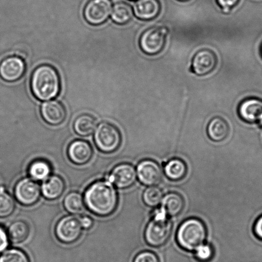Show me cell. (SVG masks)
<instances>
[{"label": "cell", "instance_id": "cell-1", "mask_svg": "<svg viewBox=\"0 0 262 262\" xmlns=\"http://www.w3.org/2000/svg\"><path fill=\"white\" fill-rule=\"evenodd\" d=\"M87 208L95 215L106 217L116 210L119 197L114 185L109 181H99L92 184L84 195Z\"/></svg>", "mask_w": 262, "mask_h": 262}, {"label": "cell", "instance_id": "cell-2", "mask_svg": "<svg viewBox=\"0 0 262 262\" xmlns=\"http://www.w3.org/2000/svg\"><path fill=\"white\" fill-rule=\"evenodd\" d=\"M30 86L36 98L41 101H48L55 98L60 93V76L53 66L45 64L37 67L33 72Z\"/></svg>", "mask_w": 262, "mask_h": 262}, {"label": "cell", "instance_id": "cell-3", "mask_svg": "<svg viewBox=\"0 0 262 262\" xmlns=\"http://www.w3.org/2000/svg\"><path fill=\"white\" fill-rule=\"evenodd\" d=\"M207 237L206 225L197 217H190L179 226L176 234L177 244L182 250L194 251L204 245Z\"/></svg>", "mask_w": 262, "mask_h": 262}, {"label": "cell", "instance_id": "cell-4", "mask_svg": "<svg viewBox=\"0 0 262 262\" xmlns=\"http://www.w3.org/2000/svg\"><path fill=\"white\" fill-rule=\"evenodd\" d=\"M151 215L144 233L145 239L152 247H161L170 238L173 225L168 215L161 207L156 209Z\"/></svg>", "mask_w": 262, "mask_h": 262}, {"label": "cell", "instance_id": "cell-5", "mask_svg": "<svg viewBox=\"0 0 262 262\" xmlns=\"http://www.w3.org/2000/svg\"><path fill=\"white\" fill-rule=\"evenodd\" d=\"M94 141L102 152H114L121 144V134L117 127L110 123H101L95 130Z\"/></svg>", "mask_w": 262, "mask_h": 262}, {"label": "cell", "instance_id": "cell-6", "mask_svg": "<svg viewBox=\"0 0 262 262\" xmlns=\"http://www.w3.org/2000/svg\"><path fill=\"white\" fill-rule=\"evenodd\" d=\"M168 30L166 28L154 27L143 32L140 38L141 50L147 55H157L165 46Z\"/></svg>", "mask_w": 262, "mask_h": 262}, {"label": "cell", "instance_id": "cell-7", "mask_svg": "<svg viewBox=\"0 0 262 262\" xmlns=\"http://www.w3.org/2000/svg\"><path fill=\"white\" fill-rule=\"evenodd\" d=\"M83 229L80 218L74 215H67L61 218L56 225L55 234L61 243L69 245L79 239Z\"/></svg>", "mask_w": 262, "mask_h": 262}, {"label": "cell", "instance_id": "cell-8", "mask_svg": "<svg viewBox=\"0 0 262 262\" xmlns=\"http://www.w3.org/2000/svg\"><path fill=\"white\" fill-rule=\"evenodd\" d=\"M41 187L37 181L31 178L20 180L15 185L14 194L15 199L25 206H31L39 200Z\"/></svg>", "mask_w": 262, "mask_h": 262}, {"label": "cell", "instance_id": "cell-9", "mask_svg": "<svg viewBox=\"0 0 262 262\" xmlns=\"http://www.w3.org/2000/svg\"><path fill=\"white\" fill-rule=\"evenodd\" d=\"M112 11L111 0H90L84 9V17L92 25H102Z\"/></svg>", "mask_w": 262, "mask_h": 262}, {"label": "cell", "instance_id": "cell-10", "mask_svg": "<svg viewBox=\"0 0 262 262\" xmlns=\"http://www.w3.org/2000/svg\"><path fill=\"white\" fill-rule=\"evenodd\" d=\"M139 181L147 186H157L163 178V171L158 163L152 159H144L136 168Z\"/></svg>", "mask_w": 262, "mask_h": 262}, {"label": "cell", "instance_id": "cell-11", "mask_svg": "<svg viewBox=\"0 0 262 262\" xmlns=\"http://www.w3.org/2000/svg\"><path fill=\"white\" fill-rule=\"evenodd\" d=\"M137 179L136 169L128 163H122L115 166L110 174L107 181L118 189L129 188L135 183Z\"/></svg>", "mask_w": 262, "mask_h": 262}, {"label": "cell", "instance_id": "cell-12", "mask_svg": "<svg viewBox=\"0 0 262 262\" xmlns=\"http://www.w3.org/2000/svg\"><path fill=\"white\" fill-rule=\"evenodd\" d=\"M26 70V64L17 56H9L0 63V77L5 81L14 82L21 78Z\"/></svg>", "mask_w": 262, "mask_h": 262}, {"label": "cell", "instance_id": "cell-13", "mask_svg": "<svg viewBox=\"0 0 262 262\" xmlns=\"http://www.w3.org/2000/svg\"><path fill=\"white\" fill-rule=\"evenodd\" d=\"M217 56L212 51L203 50L194 55L192 69L199 76H204L211 73L217 65Z\"/></svg>", "mask_w": 262, "mask_h": 262}, {"label": "cell", "instance_id": "cell-14", "mask_svg": "<svg viewBox=\"0 0 262 262\" xmlns=\"http://www.w3.org/2000/svg\"><path fill=\"white\" fill-rule=\"evenodd\" d=\"M68 156L72 163L77 165H84L91 160L93 156V150L87 141L75 140L69 145Z\"/></svg>", "mask_w": 262, "mask_h": 262}, {"label": "cell", "instance_id": "cell-15", "mask_svg": "<svg viewBox=\"0 0 262 262\" xmlns=\"http://www.w3.org/2000/svg\"><path fill=\"white\" fill-rule=\"evenodd\" d=\"M40 113L43 120L51 125L61 124L65 120L67 115L65 107L55 100L43 103Z\"/></svg>", "mask_w": 262, "mask_h": 262}, {"label": "cell", "instance_id": "cell-16", "mask_svg": "<svg viewBox=\"0 0 262 262\" xmlns=\"http://www.w3.org/2000/svg\"><path fill=\"white\" fill-rule=\"evenodd\" d=\"M65 189V181L60 176H51L43 181L41 192L45 199L55 200L63 194Z\"/></svg>", "mask_w": 262, "mask_h": 262}, {"label": "cell", "instance_id": "cell-17", "mask_svg": "<svg viewBox=\"0 0 262 262\" xmlns=\"http://www.w3.org/2000/svg\"><path fill=\"white\" fill-rule=\"evenodd\" d=\"M185 204L186 202L181 194L170 192L164 195L161 208L169 217H177L183 212Z\"/></svg>", "mask_w": 262, "mask_h": 262}, {"label": "cell", "instance_id": "cell-18", "mask_svg": "<svg viewBox=\"0 0 262 262\" xmlns=\"http://www.w3.org/2000/svg\"><path fill=\"white\" fill-rule=\"evenodd\" d=\"M238 111L241 117L245 121L258 122L262 115V101L255 97L246 99L240 105Z\"/></svg>", "mask_w": 262, "mask_h": 262}, {"label": "cell", "instance_id": "cell-19", "mask_svg": "<svg viewBox=\"0 0 262 262\" xmlns=\"http://www.w3.org/2000/svg\"><path fill=\"white\" fill-rule=\"evenodd\" d=\"M161 5L158 0H138L134 5L136 17L142 20H150L158 16Z\"/></svg>", "mask_w": 262, "mask_h": 262}, {"label": "cell", "instance_id": "cell-20", "mask_svg": "<svg viewBox=\"0 0 262 262\" xmlns=\"http://www.w3.org/2000/svg\"><path fill=\"white\" fill-rule=\"evenodd\" d=\"M164 172L167 178L170 181H180L186 177L187 166L181 159H171L164 164Z\"/></svg>", "mask_w": 262, "mask_h": 262}, {"label": "cell", "instance_id": "cell-21", "mask_svg": "<svg viewBox=\"0 0 262 262\" xmlns=\"http://www.w3.org/2000/svg\"><path fill=\"white\" fill-rule=\"evenodd\" d=\"M230 133L229 125L221 117H215L210 120L207 126V135L210 140L221 142L227 138Z\"/></svg>", "mask_w": 262, "mask_h": 262}, {"label": "cell", "instance_id": "cell-22", "mask_svg": "<svg viewBox=\"0 0 262 262\" xmlns=\"http://www.w3.org/2000/svg\"><path fill=\"white\" fill-rule=\"evenodd\" d=\"M30 228L27 222L23 220L15 221L10 225L8 230L9 239L12 243L20 244L25 242L29 237Z\"/></svg>", "mask_w": 262, "mask_h": 262}, {"label": "cell", "instance_id": "cell-23", "mask_svg": "<svg viewBox=\"0 0 262 262\" xmlns=\"http://www.w3.org/2000/svg\"><path fill=\"white\" fill-rule=\"evenodd\" d=\"M65 209L73 215H81L85 210L84 198L78 192H71L66 195L63 200Z\"/></svg>", "mask_w": 262, "mask_h": 262}, {"label": "cell", "instance_id": "cell-24", "mask_svg": "<svg viewBox=\"0 0 262 262\" xmlns=\"http://www.w3.org/2000/svg\"><path fill=\"white\" fill-rule=\"evenodd\" d=\"M52 168L48 161L37 159L33 161L28 167V174L35 181H43L50 177Z\"/></svg>", "mask_w": 262, "mask_h": 262}, {"label": "cell", "instance_id": "cell-25", "mask_svg": "<svg viewBox=\"0 0 262 262\" xmlns=\"http://www.w3.org/2000/svg\"><path fill=\"white\" fill-rule=\"evenodd\" d=\"M97 127L96 119L92 115L83 114L77 117L74 122V129L77 135L88 136L94 133Z\"/></svg>", "mask_w": 262, "mask_h": 262}, {"label": "cell", "instance_id": "cell-26", "mask_svg": "<svg viewBox=\"0 0 262 262\" xmlns=\"http://www.w3.org/2000/svg\"><path fill=\"white\" fill-rule=\"evenodd\" d=\"M133 12V8L127 3H117L113 7L112 18L117 24H127L132 19Z\"/></svg>", "mask_w": 262, "mask_h": 262}, {"label": "cell", "instance_id": "cell-27", "mask_svg": "<svg viewBox=\"0 0 262 262\" xmlns=\"http://www.w3.org/2000/svg\"><path fill=\"white\" fill-rule=\"evenodd\" d=\"M164 195L160 187L157 186H148L143 194V200L146 205L156 208L161 204Z\"/></svg>", "mask_w": 262, "mask_h": 262}, {"label": "cell", "instance_id": "cell-28", "mask_svg": "<svg viewBox=\"0 0 262 262\" xmlns=\"http://www.w3.org/2000/svg\"><path fill=\"white\" fill-rule=\"evenodd\" d=\"M15 208L13 197L7 192L0 191V218L9 217L14 212Z\"/></svg>", "mask_w": 262, "mask_h": 262}, {"label": "cell", "instance_id": "cell-29", "mask_svg": "<svg viewBox=\"0 0 262 262\" xmlns=\"http://www.w3.org/2000/svg\"><path fill=\"white\" fill-rule=\"evenodd\" d=\"M0 262H30L27 254L18 249L7 250L0 257Z\"/></svg>", "mask_w": 262, "mask_h": 262}, {"label": "cell", "instance_id": "cell-30", "mask_svg": "<svg viewBox=\"0 0 262 262\" xmlns=\"http://www.w3.org/2000/svg\"><path fill=\"white\" fill-rule=\"evenodd\" d=\"M214 255V250L209 244L204 243L194 251V256L200 262H209Z\"/></svg>", "mask_w": 262, "mask_h": 262}, {"label": "cell", "instance_id": "cell-31", "mask_svg": "<svg viewBox=\"0 0 262 262\" xmlns=\"http://www.w3.org/2000/svg\"><path fill=\"white\" fill-rule=\"evenodd\" d=\"M133 262H160L158 256L150 251H144L138 253Z\"/></svg>", "mask_w": 262, "mask_h": 262}, {"label": "cell", "instance_id": "cell-32", "mask_svg": "<svg viewBox=\"0 0 262 262\" xmlns=\"http://www.w3.org/2000/svg\"><path fill=\"white\" fill-rule=\"evenodd\" d=\"M9 237L8 233L4 227L0 226V253L6 250L9 244Z\"/></svg>", "mask_w": 262, "mask_h": 262}, {"label": "cell", "instance_id": "cell-33", "mask_svg": "<svg viewBox=\"0 0 262 262\" xmlns=\"http://www.w3.org/2000/svg\"><path fill=\"white\" fill-rule=\"evenodd\" d=\"M218 4L223 8V11L229 12L232 7H235L239 0H217Z\"/></svg>", "mask_w": 262, "mask_h": 262}, {"label": "cell", "instance_id": "cell-34", "mask_svg": "<svg viewBox=\"0 0 262 262\" xmlns=\"http://www.w3.org/2000/svg\"><path fill=\"white\" fill-rule=\"evenodd\" d=\"M253 232L256 237L262 240V215L258 218L254 224Z\"/></svg>", "mask_w": 262, "mask_h": 262}, {"label": "cell", "instance_id": "cell-35", "mask_svg": "<svg viewBox=\"0 0 262 262\" xmlns=\"http://www.w3.org/2000/svg\"><path fill=\"white\" fill-rule=\"evenodd\" d=\"M80 222L82 227L84 230H89L93 227L94 221L91 217L84 215L80 218Z\"/></svg>", "mask_w": 262, "mask_h": 262}, {"label": "cell", "instance_id": "cell-36", "mask_svg": "<svg viewBox=\"0 0 262 262\" xmlns=\"http://www.w3.org/2000/svg\"><path fill=\"white\" fill-rule=\"evenodd\" d=\"M15 54H16V55L15 56H18V57H19L20 58H22L23 60V59H25L26 58H27V53H26L25 51L20 50H17L16 51V52H15Z\"/></svg>", "mask_w": 262, "mask_h": 262}, {"label": "cell", "instance_id": "cell-37", "mask_svg": "<svg viewBox=\"0 0 262 262\" xmlns=\"http://www.w3.org/2000/svg\"><path fill=\"white\" fill-rule=\"evenodd\" d=\"M179 1H181V2H187V1H189V0H179Z\"/></svg>", "mask_w": 262, "mask_h": 262}, {"label": "cell", "instance_id": "cell-38", "mask_svg": "<svg viewBox=\"0 0 262 262\" xmlns=\"http://www.w3.org/2000/svg\"><path fill=\"white\" fill-rule=\"evenodd\" d=\"M261 53H262V48H261Z\"/></svg>", "mask_w": 262, "mask_h": 262}]
</instances>
